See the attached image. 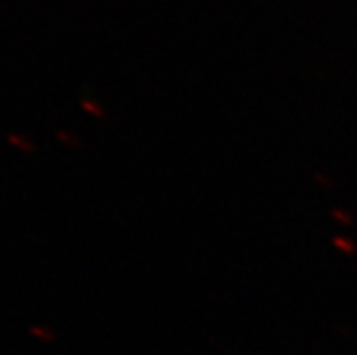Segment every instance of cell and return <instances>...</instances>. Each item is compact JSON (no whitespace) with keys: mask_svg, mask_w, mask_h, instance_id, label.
Segmentation results:
<instances>
[{"mask_svg":"<svg viewBox=\"0 0 357 355\" xmlns=\"http://www.w3.org/2000/svg\"><path fill=\"white\" fill-rule=\"evenodd\" d=\"M8 138H9V142H11V144H17L18 147H22L24 151H31V147H29V145H27L26 142H24V139L17 138V136H13V135H11V136H8Z\"/></svg>","mask_w":357,"mask_h":355,"instance_id":"obj_1","label":"cell"}]
</instances>
